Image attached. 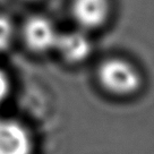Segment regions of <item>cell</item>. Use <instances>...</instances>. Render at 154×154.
I'll return each instance as SVG.
<instances>
[{"label":"cell","instance_id":"5b68a950","mask_svg":"<svg viewBox=\"0 0 154 154\" xmlns=\"http://www.w3.org/2000/svg\"><path fill=\"white\" fill-rule=\"evenodd\" d=\"M56 49L59 50L67 61L75 63L85 60L91 54L92 43L88 36L83 32L72 31L65 34H59Z\"/></svg>","mask_w":154,"mask_h":154},{"label":"cell","instance_id":"6da1fadb","mask_svg":"<svg viewBox=\"0 0 154 154\" xmlns=\"http://www.w3.org/2000/svg\"><path fill=\"white\" fill-rule=\"evenodd\" d=\"M99 81L106 91L118 95H129L140 88L142 77L137 68L127 60L112 58L99 68Z\"/></svg>","mask_w":154,"mask_h":154},{"label":"cell","instance_id":"52a82bcc","mask_svg":"<svg viewBox=\"0 0 154 154\" xmlns=\"http://www.w3.org/2000/svg\"><path fill=\"white\" fill-rule=\"evenodd\" d=\"M10 92V82L4 70L0 69V103L6 100Z\"/></svg>","mask_w":154,"mask_h":154},{"label":"cell","instance_id":"277c9868","mask_svg":"<svg viewBox=\"0 0 154 154\" xmlns=\"http://www.w3.org/2000/svg\"><path fill=\"white\" fill-rule=\"evenodd\" d=\"M72 13L83 29H96L106 23L110 13L109 0H72Z\"/></svg>","mask_w":154,"mask_h":154},{"label":"cell","instance_id":"3957f363","mask_svg":"<svg viewBox=\"0 0 154 154\" xmlns=\"http://www.w3.org/2000/svg\"><path fill=\"white\" fill-rule=\"evenodd\" d=\"M33 142L29 130L13 119L0 118V154H31Z\"/></svg>","mask_w":154,"mask_h":154},{"label":"cell","instance_id":"7a4b0ae2","mask_svg":"<svg viewBox=\"0 0 154 154\" xmlns=\"http://www.w3.org/2000/svg\"><path fill=\"white\" fill-rule=\"evenodd\" d=\"M25 43L35 52H45L57 45L59 33L52 22L44 16H33L23 29Z\"/></svg>","mask_w":154,"mask_h":154},{"label":"cell","instance_id":"8992f818","mask_svg":"<svg viewBox=\"0 0 154 154\" xmlns=\"http://www.w3.org/2000/svg\"><path fill=\"white\" fill-rule=\"evenodd\" d=\"M14 35V27L9 19L0 15V51L9 47Z\"/></svg>","mask_w":154,"mask_h":154}]
</instances>
